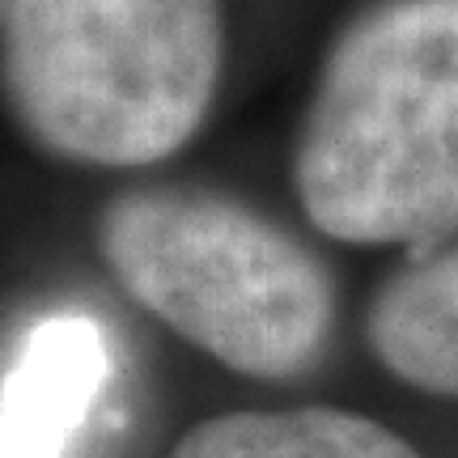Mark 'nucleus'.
<instances>
[{
  "label": "nucleus",
  "mask_w": 458,
  "mask_h": 458,
  "mask_svg": "<svg viewBox=\"0 0 458 458\" xmlns=\"http://www.w3.org/2000/svg\"><path fill=\"white\" fill-rule=\"evenodd\" d=\"M293 196L323 238L425 255L458 238V0H374L318 64Z\"/></svg>",
  "instance_id": "f257e3e1"
},
{
  "label": "nucleus",
  "mask_w": 458,
  "mask_h": 458,
  "mask_svg": "<svg viewBox=\"0 0 458 458\" xmlns=\"http://www.w3.org/2000/svg\"><path fill=\"white\" fill-rule=\"evenodd\" d=\"M221 0H9L0 98L38 153L140 170L174 157L213 111Z\"/></svg>",
  "instance_id": "f03ea898"
},
{
  "label": "nucleus",
  "mask_w": 458,
  "mask_h": 458,
  "mask_svg": "<svg viewBox=\"0 0 458 458\" xmlns=\"http://www.w3.org/2000/svg\"><path fill=\"white\" fill-rule=\"evenodd\" d=\"M94 238L131 301L233 374L297 382L327 360L335 280L255 204L196 182L123 187L102 204Z\"/></svg>",
  "instance_id": "7ed1b4c3"
},
{
  "label": "nucleus",
  "mask_w": 458,
  "mask_h": 458,
  "mask_svg": "<svg viewBox=\"0 0 458 458\" xmlns=\"http://www.w3.org/2000/svg\"><path fill=\"white\" fill-rule=\"evenodd\" d=\"M106 377V335L89 314L43 318L0 382V458H64Z\"/></svg>",
  "instance_id": "20e7f679"
},
{
  "label": "nucleus",
  "mask_w": 458,
  "mask_h": 458,
  "mask_svg": "<svg viewBox=\"0 0 458 458\" xmlns=\"http://www.w3.org/2000/svg\"><path fill=\"white\" fill-rule=\"evenodd\" d=\"M360 340L399 386L458 403V238L403 255L369 297Z\"/></svg>",
  "instance_id": "39448f33"
},
{
  "label": "nucleus",
  "mask_w": 458,
  "mask_h": 458,
  "mask_svg": "<svg viewBox=\"0 0 458 458\" xmlns=\"http://www.w3.org/2000/svg\"><path fill=\"white\" fill-rule=\"evenodd\" d=\"M170 458H425L420 445L369 411L301 403L221 411L182 433Z\"/></svg>",
  "instance_id": "423d86ee"
},
{
  "label": "nucleus",
  "mask_w": 458,
  "mask_h": 458,
  "mask_svg": "<svg viewBox=\"0 0 458 458\" xmlns=\"http://www.w3.org/2000/svg\"><path fill=\"white\" fill-rule=\"evenodd\" d=\"M4 9H9V0H0V17H4Z\"/></svg>",
  "instance_id": "0eeeda50"
}]
</instances>
